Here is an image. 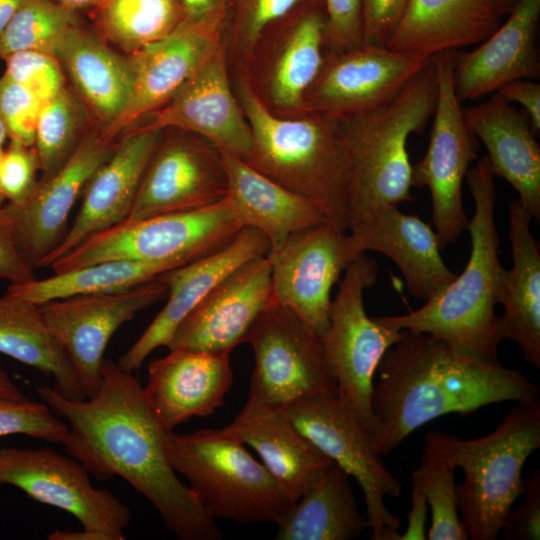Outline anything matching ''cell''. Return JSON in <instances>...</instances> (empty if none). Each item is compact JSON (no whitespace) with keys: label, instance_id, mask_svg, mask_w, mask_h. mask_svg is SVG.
<instances>
[{"label":"cell","instance_id":"cell-1","mask_svg":"<svg viewBox=\"0 0 540 540\" xmlns=\"http://www.w3.org/2000/svg\"><path fill=\"white\" fill-rule=\"evenodd\" d=\"M98 392L70 399L54 388H37L41 400L68 425L61 443L98 481L120 476L158 511L181 540H219L222 534L171 465L169 430L132 372L104 358Z\"/></svg>","mask_w":540,"mask_h":540},{"label":"cell","instance_id":"cell-2","mask_svg":"<svg viewBox=\"0 0 540 540\" xmlns=\"http://www.w3.org/2000/svg\"><path fill=\"white\" fill-rule=\"evenodd\" d=\"M376 373L373 441L383 456L438 417L504 401L530 402L540 394L520 370L470 359L434 335L410 330L385 352Z\"/></svg>","mask_w":540,"mask_h":540},{"label":"cell","instance_id":"cell-3","mask_svg":"<svg viewBox=\"0 0 540 540\" xmlns=\"http://www.w3.org/2000/svg\"><path fill=\"white\" fill-rule=\"evenodd\" d=\"M466 180L474 200L468 222L470 255L461 274L419 309L378 319L399 330L424 332L443 340L470 359L499 363L498 304L500 237L495 222L496 187L487 156L469 168Z\"/></svg>","mask_w":540,"mask_h":540},{"label":"cell","instance_id":"cell-4","mask_svg":"<svg viewBox=\"0 0 540 540\" xmlns=\"http://www.w3.org/2000/svg\"><path fill=\"white\" fill-rule=\"evenodd\" d=\"M253 145L245 162L315 203L327 220L347 231L349 165L339 120L316 113L280 116L268 109L246 74L237 82Z\"/></svg>","mask_w":540,"mask_h":540},{"label":"cell","instance_id":"cell-5","mask_svg":"<svg viewBox=\"0 0 540 540\" xmlns=\"http://www.w3.org/2000/svg\"><path fill=\"white\" fill-rule=\"evenodd\" d=\"M436 101L433 57L389 101L339 120L349 165L347 228L377 208L413 200L408 138L423 130Z\"/></svg>","mask_w":540,"mask_h":540},{"label":"cell","instance_id":"cell-6","mask_svg":"<svg viewBox=\"0 0 540 540\" xmlns=\"http://www.w3.org/2000/svg\"><path fill=\"white\" fill-rule=\"evenodd\" d=\"M539 447V399L516 403L487 436L466 440L431 431L424 445L463 470L464 479L455 487L456 500L472 540L497 538L506 515L523 493V466Z\"/></svg>","mask_w":540,"mask_h":540},{"label":"cell","instance_id":"cell-7","mask_svg":"<svg viewBox=\"0 0 540 540\" xmlns=\"http://www.w3.org/2000/svg\"><path fill=\"white\" fill-rule=\"evenodd\" d=\"M167 450L172 467L213 519L278 524L295 503L244 444L221 429L171 431Z\"/></svg>","mask_w":540,"mask_h":540},{"label":"cell","instance_id":"cell-8","mask_svg":"<svg viewBox=\"0 0 540 540\" xmlns=\"http://www.w3.org/2000/svg\"><path fill=\"white\" fill-rule=\"evenodd\" d=\"M242 228L226 197L199 210L122 221L88 238L49 267L61 273L122 259L183 265L223 248Z\"/></svg>","mask_w":540,"mask_h":540},{"label":"cell","instance_id":"cell-9","mask_svg":"<svg viewBox=\"0 0 540 540\" xmlns=\"http://www.w3.org/2000/svg\"><path fill=\"white\" fill-rule=\"evenodd\" d=\"M377 276L376 261L365 253L346 268L331 301L329 326L321 337L327 364L337 381V398L372 439L377 432L371 407L373 378L385 352L404 331L366 313L363 293L376 283Z\"/></svg>","mask_w":540,"mask_h":540},{"label":"cell","instance_id":"cell-10","mask_svg":"<svg viewBox=\"0 0 540 540\" xmlns=\"http://www.w3.org/2000/svg\"><path fill=\"white\" fill-rule=\"evenodd\" d=\"M253 349L249 401L274 408L306 397H337L321 338L291 310L275 304L249 330Z\"/></svg>","mask_w":540,"mask_h":540},{"label":"cell","instance_id":"cell-11","mask_svg":"<svg viewBox=\"0 0 540 540\" xmlns=\"http://www.w3.org/2000/svg\"><path fill=\"white\" fill-rule=\"evenodd\" d=\"M297 429L359 483L373 540H398L400 519L384 502L398 497L400 480L387 468L372 437L337 397H306L282 408Z\"/></svg>","mask_w":540,"mask_h":540},{"label":"cell","instance_id":"cell-12","mask_svg":"<svg viewBox=\"0 0 540 540\" xmlns=\"http://www.w3.org/2000/svg\"><path fill=\"white\" fill-rule=\"evenodd\" d=\"M452 52L434 56L437 101L433 126L424 157L412 165V186L430 192L431 218L441 249L467 230L462 182L478 151V140L464 120L462 102L455 92Z\"/></svg>","mask_w":540,"mask_h":540},{"label":"cell","instance_id":"cell-13","mask_svg":"<svg viewBox=\"0 0 540 540\" xmlns=\"http://www.w3.org/2000/svg\"><path fill=\"white\" fill-rule=\"evenodd\" d=\"M12 485L35 501L72 514L83 529L124 540L131 510L111 491L95 488L76 459L50 447H0V485Z\"/></svg>","mask_w":540,"mask_h":540},{"label":"cell","instance_id":"cell-14","mask_svg":"<svg viewBox=\"0 0 540 540\" xmlns=\"http://www.w3.org/2000/svg\"><path fill=\"white\" fill-rule=\"evenodd\" d=\"M227 196L228 180L221 151L199 135L165 128L125 220L199 210Z\"/></svg>","mask_w":540,"mask_h":540},{"label":"cell","instance_id":"cell-15","mask_svg":"<svg viewBox=\"0 0 540 540\" xmlns=\"http://www.w3.org/2000/svg\"><path fill=\"white\" fill-rule=\"evenodd\" d=\"M361 254L350 234L329 221L291 234L267 254L276 303L321 338L329 326L332 287Z\"/></svg>","mask_w":540,"mask_h":540},{"label":"cell","instance_id":"cell-16","mask_svg":"<svg viewBox=\"0 0 540 540\" xmlns=\"http://www.w3.org/2000/svg\"><path fill=\"white\" fill-rule=\"evenodd\" d=\"M323 3L302 4L270 26L258 42L246 73L256 94L273 113L305 114V96L325 58ZM248 77V76H247Z\"/></svg>","mask_w":540,"mask_h":540},{"label":"cell","instance_id":"cell-17","mask_svg":"<svg viewBox=\"0 0 540 540\" xmlns=\"http://www.w3.org/2000/svg\"><path fill=\"white\" fill-rule=\"evenodd\" d=\"M167 294L168 287L157 277L127 290L74 295L39 305L74 366L85 398L99 390L104 352L116 330Z\"/></svg>","mask_w":540,"mask_h":540},{"label":"cell","instance_id":"cell-18","mask_svg":"<svg viewBox=\"0 0 540 540\" xmlns=\"http://www.w3.org/2000/svg\"><path fill=\"white\" fill-rule=\"evenodd\" d=\"M432 60L381 45L362 44L326 52L321 70L306 93L305 111L336 120L370 111L394 97Z\"/></svg>","mask_w":540,"mask_h":540},{"label":"cell","instance_id":"cell-19","mask_svg":"<svg viewBox=\"0 0 540 540\" xmlns=\"http://www.w3.org/2000/svg\"><path fill=\"white\" fill-rule=\"evenodd\" d=\"M225 43L224 39L162 107L133 126L185 130L245 161L252 150V132L231 89Z\"/></svg>","mask_w":540,"mask_h":540},{"label":"cell","instance_id":"cell-20","mask_svg":"<svg viewBox=\"0 0 540 540\" xmlns=\"http://www.w3.org/2000/svg\"><path fill=\"white\" fill-rule=\"evenodd\" d=\"M115 144L105 140L97 127L92 128L64 166L39 182L30 197L3 205L19 249L34 269L42 267L63 240L76 200L111 156Z\"/></svg>","mask_w":540,"mask_h":540},{"label":"cell","instance_id":"cell-21","mask_svg":"<svg viewBox=\"0 0 540 540\" xmlns=\"http://www.w3.org/2000/svg\"><path fill=\"white\" fill-rule=\"evenodd\" d=\"M224 25L182 20L167 37L126 55L132 75L129 102L100 135L117 139L162 107L224 41Z\"/></svg>","mask_w":540,"mask_h":540},{"label":"cell","instance_id":"cell-22","mask_svg":"<svg viewBox=\"0 0 540 540\" xmlns=\"http://www.w3.org/2000/svg\"><path fill=\"white\" fill-rule=\"evenodd\" d=\"M277 304L270 262L252 258L228 274L177 326L168 350L231 353L257 318Z\"/></svg>","mask_w":540,"mask_h":540},{"label":"cell","instance_id":"cell-23","mask_svg":"<svg viewBox=\"0 0 540 540\" xmlns=\"http://www.w3.org/2000/svg\"><path fill=\"white\" fill-rule=\"evenodd\" d=\"M269 251V241L261 231L244 227L223 248L160 274L168 287L167 302L119 358V367L128 372L139 369L156 348L167 346L177 326L228 274Z\"/></svg>","mask_w":540,"mask_h":540},{"label":"cell","instance_id":"cell-24","mask_svg":"<svg viewBox=\"0 0 540 540\" xmlns=\"http://www.w3.org/2000/svg\"><path fill=\"white\" fill-rule=\"evenodd\" d=\"M162 129L133 126L116 141L111 156L88 181L73 223L42 267L76 248L93 235L124 221Z\"/></svg>","mask_w":540,"mask_h":540},{"label":"cell","instance_id":"cell-25","mask_svg":"<svg viewBox=\"0 0 540 540\" xmlns=\"http://www.w3.org/2000/svg\"><path fill=\"white\" fill-rule=\"evenodd\" d=\"M347 232L360 253L376 251L400 269L408 293L428 301L456 277L445 264L437 234L418 216L382 206L352 222Z\"/></svg>","mask_w":540,"mask_h":540},{"label":"cell","instance_id":"cell-26","mask_svg":"<svg viewBox=\"0 0 540 540\" xmlns=\"http://www.w3.org/2000/svg\"><path fill=\"white\" fill-rule=\"evenodd\" d=\"M539 15L540 0H520L505 23L478 47L452 52L454 88L461 102L494 93L512 80L538 77Z\"/></svg>","mask_w":540,"mask_h":540},{"label":"cell","instance_id":"cell-27","mask_svg":"<svg viewBox=\"0 0 540 540\" xmlns=\"http://www.w3.org/2000/svg\"><path fill=\"white\" fill-rule=\"evenodd\" d=\"M233 378L229 353L174 349L149 364L143 389L160 420L173 430L192 417L213 414Z\"/></svg>","mask_w":540,"mask_h":540},{"label":"cell","instance_id":"cell-28","mask_svg":"<svg viewBox=\"0 0 540 540\" xmlns=\"http://www.w3.org/2000/svg\"><path fill=\"white\" fill-rule=\"evenodd\" d=\"M221 430L256 450L262 464L295 502L333 464L282 408L247 400L235 419Z\"/></svg>","mask_w":540,"mask_h":540},{"label":"cell","instance_id":"cell-29","mask_svg":"<svg viewBox=\"0 0 540 540\" xmlns=\"http://www.w3.org/2000/svg\"><path fill=\"white\" fill-rule=\"evenodd\" d=\"M464 120L488 152L494 177L506 180L533 220H540V147L528 119L498 92L463 108Z\"/></svg>","mask_w":540,"mask_h":540},{"label":"cell","instance_id":"cell-30","mask_svg":"<svg viewBox=\"0 0 540 540\" xmlns=\"http://www.w3.org/2000/svg\"><path fill=\"white\" fill-rule=\"evenodd\" d=\"M500 19L492 0H408L385 46L431 59L479 44L500 26Z\"/></svg>","mask_w":540,"mask_h":540},{"label":"cell","instance_id":"cell-31","mask_svg":"<svg viewBox=\"0 0 540 540\" xmlns=\"http://www.w3.org/2000/svg\"><path fill=\"white\" fill-rule=\"evenodd\" d=\"M532 217L521 202L509 204V241L513 265L503 269L498 290L501 339L514 341L526 361L540 368V247L532 235Z\"/></svg>","mask_w":540,"mask_h":540},{"label":"cell","instance_id":"cell-32","mask_svg":"<svg viewBox=\"0 0 540 540\" xmlns=\"http://www.w3.org/2000/svg\"><path fill=\"white\" fill-rule=\"evenodd\" d=\"M54 56L99 131L111 125L124 111L131 95L132 75L127 56L81 24L66 34Z\"/></svg>","mask_w":540,"mask_h":540},{"label":"cell","instance_id":"cell-33","mask_svg":"<svg viewBox=\"0 0 540 540\" xmlns=\"http://www.w3.org/2000/svg\"><path fill=\"white\" fill-rule=\"evenodd\" d=\"M221 153L228 180L227 197L234 213L243 227H253L266 236L270 251L291 234L328 221L309 199L276 183L245 161Z\"/></svg>","mask_w":540,"mask_h":540},{"label":"cell","instance_id":"cell-34","mask_svg":"<svg viewBox=\"0 0 540 540\" xmlns=\"http://www.w3.org/2000/svg\"><path fill=\"white\" fill-rule=\"evenodd\" d=\"M350 475L333 462L323 478L277 524L278 540H349L370 523L360 513Z\"/></svg>","mask_w":540,"mask_h":540},{"label":"cell","instance_id":"cell-35","mask_svg":"<svg viewBox=\"0 0 540 540\" xmlns=\"http://www.w3.org/2000/svg\"><path fill=\"white\" fill-rule=\"evenodd\" d=\"M0 353L52 377L59 394L85 398L74 366L50 332L39 305L7 293L0 297Z\"/></svg>","mask_w":540,"mask_h":540},{"label":"cell","instance_id":"cell-36","mask_svg":"<svg viewBox=\"0 0 540 540\" xmlns=\"http://www.w3.org/2000/svg\"><path fill=\"white\" fill-rule=\"evenodd\" d=\"M180 266L173 262L109 260L54 273L44 279L10 284L7 294L36 305L74 295L127 290Z\"/></svg>","mask_w":540,"mask_h":540},{"label":"cell","instance_id":"cell-37","mask_svg":"<svg viewBox=\"0 0 540 540\" xmlns=\"http://www.w3.org/2000/svg\"><path fill=\"white\" fill-rule=\"evenodd\" d=\"M92 11L94 32L124 55L167 37L183 20L180 0H101Z\"/></svg>","mask_w":540,"mask_h":540},{"label":"cell","instance_id":"cell-38","mask_svg":"<svg viewBox=\"0 0 540 540\" xmlns=\"http://www.w3.org/2000/svg\"><path fill=\"white\" fill-rule=\"evenodd\" d=\"M94 127L97 125L92 115L70 86L45 102L34 141L40 163L39 182L56 174Z\"/></svg>","mask_w":540,"mask_h":540},{"label":"cell","instance_id":"cell-39","mask_svg":"<svg viewBox=\"0 0 540 540\" xmlns=\"http://www.w3.org/2000/svg\"><path fill=\"white\" fill-rule=\"evenodd\" d=\"M80 24L77 11L53 0H23L0 36V58L21 51L54 55L66 34Z\"/></svg>","mask_w":540,"mask_h":540},{"label":"cell","instance_id":"cell-40","mask_svg":"<svg viewBox=\"0 0 540 540\" xmlns=\"http://www.w3.org/2000/svg\"><path fill=\"white\" fill-rule=\"evenodd\" d=\"M455 467L439 454L424 449L420 466L412 472L411 486L418 488L431 507L429 540H467L458 515Z\"/></svg>","mask_w":540,"mask_h":540},{"label":"cell","instance_id":"cell-41","mask_svg":"<svg viewBox=\"0 0 540 540\" xmlns=\"http://www.w3.org/2000/svg\"><path fill=\"white\" fill-rule=\"evenodd\" d=\"M322 0H231L224 24V37L247 66L265 31L298 6Z\"/></svg>","mask_w":540,"mask_h":540},{"label":"cell","instance_id":"cell-42","mask_svg":"<svg viewBox=\"0 0 540 540\" xmlns=\"http://www.w3.org/2000/svg\"><path fill=\"white\" fill-rule=\"evenodd\" d=\"M68 425L43 401L0 397V436L23 434L62 443Z\"/></svg>","mask_w":540,"mask_h":540},{"label":"cell","instance_id":"cell-43","mask_svg":"<svg viewBox=\"0 0 540 540\" xmlns=\"http://www.w3.org/2000/svg\"><path fill=\"white\" fill-rule=\"evenodd\" d=\"M5 62L4 75L23 85L43 103L67 86L63 69L52 54L21 51L8 56Z\"/></svg>","mask_w":540,"mask_h":540},{"label":"cell","instance_id":"cell-44","mask_svg":"<svg viewBox=\"0 0 540 540\" xmlns=\"http://www.w3.org/2000/svg\"><path fill=\"white\" fill-rule=\"evenodd\" d=\"M43 104L23 85L5 75L0 78V117L11 141L34 146Z\"/></svg>","mask_w":540,"mask_h":540},{"label":"cell","instance_id":"cell-45","mask_svg":"<svg viewBox=\"0 0 540 540\" xmlns=\"http://www.w3.org/2000/svg\"><path fill=\"white\" fill-rule=\"evenodd\" d=\"M39 174L35 147L10 140L0 159V190L4 199L12 204L25 201L37 188Z\"/></svg>","mask_w":540,"mask_h":540},{"label":"cell","instance_id":"cell-46","mask_svg":"<svg viewBox=\"0 0 540 540\" xmlns=\"http://www.w3.org/2000/svg\"><path fill=\"white\" fill-rule=\"evenodd\" d=\"M326 52H341L363 44L361 0H322Z\"/></svg>","mask_w":540,"mask_h":540},{"label":"cell","instance_id":"cell-47","mask_svg":"<svg viewBox=\"0 0 540 540\" xmlns=\"http://www.w3.org/2000/svg\"><path fill=\"white\" fill-rule=\"evenodd\" d=\"M523 503L510 510L501 531L505 540H538L540 538V470L526 479Z\"/></svg>","mask_w":540,"mask_h":540},{"label":"cell","instance_id":"cell-48","mask_svg":"<svg viewBox=\"0 0 540 540\" xmlns=\"http://www.w3.org/2000/svg\"><path fill=\"white\" fill-rule=\"evenodd\" d=\"M408 0H361L363 44L385 46Z\"/></svg>","mask_w":540,"mask_h":540},{"label":"cell","instance_id":"cell-49","mask_svg":"<svg viewBox=\"0 0 540 540\" xmlns=\"http://www.w3.org/2000/svg\"><path fill=\"white\" fill-rule=\"evenodd\" d=\"M34 268L27 262L16 242L10 221L0 205V279L10 284L35 279Z\"/></svg>","mask_w":540,"mask_h":540},{"label":"cell","instance_id":"cell-50","mask_svg":"<svg viewBox=\"0 0 540 540\" xmlns=\"http://www.w3.org/2000/svg\"><path fill=\"white\" fill-rule=\"evenodd\" d=\"M498 92L506 101L521 104L531 123L532 130L540 131V85L531 79H516L502 85Z\"/></svg>","mask_w":540,"mask_h":540},{"label":"cell","instance_id":"cell-51","mask_svg":"<svg viewBox=\"0 0 540 540\" xmlns=\"http://www.w3.org/2000/svg\"><path fill=\"white\" fill-rule=\"evenodd\" d=\"M183 20L192 23L225 24L231 0H180Z\"/></svg>","mask_w":540,"mask_h":540},{"label":"cell","instance_id":"cell-52","mask_svg":"<svg viewBox=\"0 0 540 540\" xmlns=\"http://www.w3.org/2000/svg\"><path fill=\"white\" fill-rule=\"evenodd\" d=\"M412 487L411 493V509L407 515L408 524L404 533L399 534L398 540H424L427 539L425 534V523L427 518L428 504L423 493Z\"/></svg>","mask_w":540,"mask_h":540},{"label":"cell","instance_id":"cell-53","mask_svg":"<svg viewBox=\"0 0 540 540\" xmlns=\"http://www.w3.org/2000/svg\"><path fill=\"white\" fill-rule=\"evenodd\" d=\"M48 540H109L108 536L101 532L90 531H62L55 530L49 534Z\"/></svg>","mask_w":540,"mask_h":540},{"label":"cell","instance_id":"cell-54","mask_svg":"<svg viewBox=\"0 0 540 540\" xmlns=\"http://www.w3.org/2000/svg\"><path fill=\"white\" fill-rule=\"evenodd\" d=\"M0 397L10 399H25L27 398L22 391L12 381L9 374L6 372L0 363Z\"/></svg>","mask_w":540,"mask_h":540},{"label":"cell","instance_id":"cell-55","mask_svg":"<svg viewBox=\"0 0 540 540\" xmlns=\"http://www.w3.org/2000/svg\"><path fill=\"white\" fill-rule=\"evenodd\" d=\"M22 2L23 0H0V36Z\"/></svg>","mask_w":540,"mask_h":540},{"label":"cell","instance_id":"cell-56","mask_svg":"<svg viewBox=\"0 0 540 540\" xmlns=\"http://www.w3.org/2000/svg\"><path fill=\"white\" fill-rule=\"evenodd\" d=\"M69 9L78 11L80 9H93L101 0H53Z\"/></svg>","mask_w":540,"mask_h":540},{"label":"cell","instance_id":"cell-57","mask_svg":"<svg viewBox=\"0 0 540 540\" xmlns=\"http://www.w3.org/2000/svg\"><path fill=\"white\" fill-rule=\"evenodd\" d=\"M520 0H492L497 14L502 17L508 15Z\"/></svg>","mask_w":540,"mask_h":540}]
</instances>
